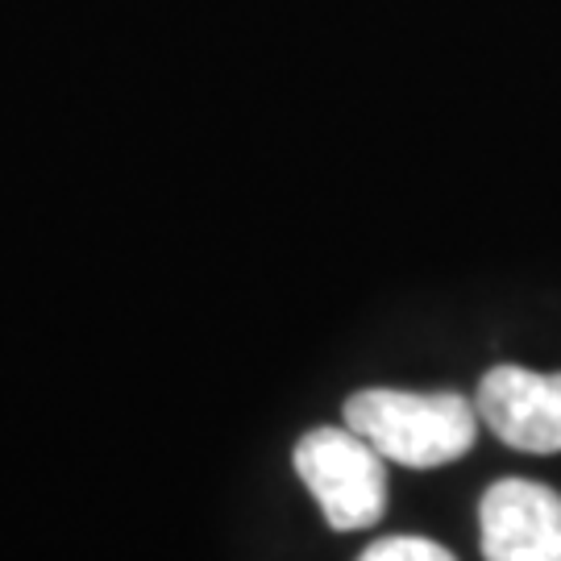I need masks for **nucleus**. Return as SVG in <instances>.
Instances as JSON below:
<instances>
[{"mask_svg": "<svg viewBox=\"0 0 561 561\" xmlns=\"http://www.w3.org/2000/svg\"><path fill=\"white\" fill-rule=\"evenodd\" d=\"M474 408L479 421L520 454L561 449V370L537 375L512 362L491 366L474 391Z\"/></svg>", "mask_w": 561, "mask_h": 561, "instance_id": "obj_3", "label": "nucleus"}, {"mask_svg": "<svg viewBox=\"0 0 561 561\" xmlns=\"http://www.w3.org/2000/svg\"><path fill=\"white\" fill-rule=\"evenodd\" d=\"M300 482L321 503V516L337 533L375 528L387 512V458L375 445L345 428H312L291 449Z\"/></svg>", "mask_w": 561, "mask_h": 561, "instance_id": "obj_2", "label": "nucleus"}, {"mask_svg": "<svg viewBox=\"0 0 561 561\" xmlns=\"http://www.w3.org/2000/svg\"><path fill=\"white\" fill-rule=\"evenodd\" d=\"M486 561H561V495L545 482L500 479L479 500Z\"/></svg>", "mask_w": 561, "mask_h": 561, "instance_id": "obj_4", "label": "nucleus"}, {"mask_svg": "<svg viewBox=\"0 0 561 561\" xmlns=\"http://www.w3.org/2000/svg\"><path fill=\"white\" fill-rule=\"evenodd\" d=\"M358 561H458L445 545L428 541V537H382V541L366 545Z\"/></svg>", "mask_w": 561, "mask_h": 561, "instance_id": "obj_5", "label": "nucleus"}, {"mask_svg": "<svg viewBox=\"0 0 561 561\" xmlns=\"http://www.w3.org/2000/svg\"><path fill=\"white\" fill-rule=\"evenodd\" d=\"M345 424L387 461L408 470H437L466 458L479 442V408L458 391L366 387L345 400Z\"/></svg>", "mask_w": 561, "mask_h": 561, "instance_id": "obj_1", "label": "nucleus"}]
</instances>
